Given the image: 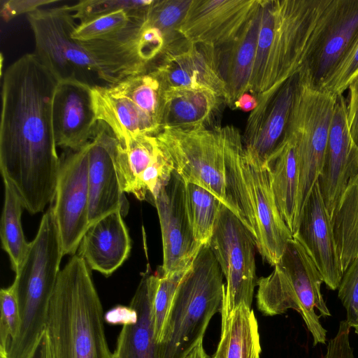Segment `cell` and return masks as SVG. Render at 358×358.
<instances>
[{
  "instance_id": "2",
  "label": "cell",
  "mask_w": 358,
  "mask_h": 358,
  "mask_svg": "<svg viewBox=\"0 0 358 358\" xmlns=\"http://www.w3.org/2000/svg\"><path fill=\"white\" fill-rule=\"evenodd\" d=\"M45 329L53 358H113L91 269L79 255L60 270Z\"/></svg>"
},
{
  "instance_id": "46",
  "label": "cell",
  "mask_w": 358,
  "mask_h": 358,
  "mask_svg": "<svg viewBox=\"0 0 358 358\" xmlns=\"http://www.w3.org/2000/svg\"><path fill=\"white\" fill-rule=\"evenodd\" d=\"M184 358H209L203 345V339L199 341Z\"/></svg>"
},
{
  "instance_id": "42",
  "label": "cell",
  "mask_w": 358,
  "mask_h": 358,
  "mask_svg": "<svg viewBox=\"0 0 358 358\" xmlns=\"http://www.w3.org/2000/svg\"><path fill=\"white\" fill-rule=\"evenodd\" d=\"M324 358H355L350 343V336L338 333L327 345Z\"/></svg>"
},
{
  "instance_id": "36",
  "label": "cell",
  "mask_w": 358,
  "mask_h": 358,
  "mask_svg": "<svg viewBox=\"0 0 358 358\" xmlns=\"http://www.w3.org/2000/svg\"><path fill=\"white\" fill-rule=\"evenodd\" d=\"M187 271L176 273L171 276H164L160 269V275L153 303L155 337L158 344L162 340L164 328L176 292Z\"/></svg>"
},
{
  "instance_id": "17",
  "label": "cell",
  "mask_w": 358,
  "mask_h": 358,
  "mask_svg": "<svg viewBox=\"0 0 358 358\" xmlns=\"http://www.w3.org/2000/svg\"><path fill=\"white\" fill-rule=\"evenodd\" d=\"M153 203L162 231V273L164 276H171L185 271L201 245L196 241L189 223L185 203V182L175 170Z\"/></svg>"
},
{
  "instance_id": "18",
  "label": "cell",
  "mask_w": 358,
  "mask_h": 358,
  "mask_svg": "<svg viewBox=\"0 0 358 358\" xmlns=\"http://www.w3.org/2000/svg\"><path fill=\"white\" fill-rule=\"evenodd\" d=\"M260 0H191L177 31L184 38L215 48L240 35Z\"/></svg>"
},
{
  "instance_id": "16",
  "label": "cell",
  "mask_w": 358,
  "mask_h": 358,
  "mask_svg": "<svg viewBox=\"0 0 358 358\" xmlns=\"http://www.w3.org/2000/svg\"><path fill=\"white\" fill-rule=\"evenodd\" d=\"M164 90L180 87L210 89L227 101L218 49L182 37L169 45L151 68Z\"/></svg>"
},
{
  "instance_id": "35",
  "label": "cell",
  "mask_w": 358,
  "mask_h": 358,
  "mask_svg": "<svg viewBox=\"0 0 358 358\" xmlns=\"http://www.w3.org/2000/svg\"><path fill=\"white\" fill-rule=\"evenodd\" d=\"M132 17V14L125 10L98 15L78 23L71 37L78 42L105 38L124 28Z\"/></svg>"
},
{
  "instance_id": "19",
  "label": "cell",
  "mask_w": 358,
  "mask_h": 358,
  "mask_svg": "<svg viewBox=\"0 0 358 358\" xmlns=\"http://www.w3.org/2000/svg\"><path fill=\"white\" fill-rule=\"evenodd\" d=\"M346 108L347 99L343 94L337 95L317 181L330 218L344 191L358 175V148L349 133Z\"/></svg>"
},
{
  "instance_id": "48",
  "label": "cell",
  "mask_w": 358,
  "mask_h": 358,
  "mask_svg": "<svg viewBox=\"0 0 358 358\" xmlns=\"http://www.w3.org/2000/svg\"><path fill=\"white\" fill-rule=\"evenodd\" d=\"M0 358H8L6 352L0 350Z\"/></svg>"
},
{
  "instance_id": "34",
  "label": "cell",
  "mask_w": 358,
  "mask_h": 358,
  "mask_svg": "<svg viewBox=\"0 0 358 358\" xmlns=\"http://www.w3.org/2000/svg\"><path fill=\"white\" fill-rule=\"evenodd\" d=\"M155 0H82L69 6L76 20L80 22L119 10L129 12L134 17L147 14Z\"/></svg>"
},
{
  "instance_id": "21",
  "label": "cell",
  "mask_w": 358,
  "mask_h": 358,
  "mask_svg": "<svg viewBox=\"0 0 358 358\" xmlns=\"http://www.w3.org/2000/svg\"><path fill=\"white\" fill-rule=\"evenodd\" d=\"M92 86L78 80L58 82L52 110L57 146L76 151L92 138L99 122Z\"/></svg>"
},
{
  "instance_id": "44",
  "label": "cell",
  "mask_w": 358,
  "mask_h": 358,
  "mask_svg": "<svg viewBox=\"0 0 358 358\" xmlns=\"http://www.w3.org/2000/svg\"><path fill=\"white\" fill-rule=\"evenodd\" d=\"M29 358H53L46 329L42 334Z\"/></svg>"
},
{
  "instance_id": "15",
  "label": "cell",
  "mask_w": 358,
  "mask_h": 358,
  "mask_svg": "<svg viewBox=\"0 0 358 358\" xmlns=\"http://www.w3.org/2000/svg\"><path fill=\"white\" fill-rule=\"evenodd\" d=\"M300 85L299 71L282 83L255 96L243 136L245 147L263 163L289 140L292 113Z\"/></svg>"
},
{
  "instance_id": "1",
  "label": "cell",
  "mask_w": 358,
  "mask_h": 358,
  "mask_svg": "<svg viewBox=\"0 0 358 358\" xmlns=\"http://www.w3.org/2000/svg\"><path fill=\"white\" fill-rule=\"evenodd\" d=\"M58 82L34 53L21 56L3 76L0 170L31 214L55 196L61 159L52 110Z\"/></svg>"
},
{
  "instance_id": "14",
  "label": "cell",
  "mask_w": 358,
  "mask_h": 358,
  "mask_svg": "<svg viewBox=\"0 0 358 358\" xmlns=\"http://www.w3.org/2000/svg\"><path fill=\"white\" fill-rule=\"evenodd\" d=\"M241 162L255 219L256 248L263 260L274 266L293 238L292 234L278 208L266 163L245 145Z\"/></svg>"
},
{
  "instance_id": "29",
  "label": "cell",
  "mask_w": 358,
  "mask_h": 358,
  "mask_svg": "<svg viewBox=\"0 0 358 358\" xmlns=\"http://www.w3.org/2000/svg\"><path fill=\"white\" fill-rule=\"evenodd\" d=\"M331 220L344 273L358 255V175L344 191Z\"/></svg>"
},
{
  "instance_id": "39",
  "label": "cell",
  "mask_w": 358,
  "mask_h": 358,
  "mask_svg": "<svg viewBox=\"0 0 358 358\" xmlns=\"http://www.w3.org/2000/svg\"><path fill=\"white\" fill-rule=\"evenodd\" d=\"M358 75V39L332 76L323 91L335 96L343 94Z\"/></svg>"
},
{
  "instance_id": "47",
  "label": "cell",
  "mask_w": 358,
  "mask_h": 358,
  "mask_svg": "<svg viewBox=\"0 0 358 358\" xmlns=\"http://www.w3.org/2000/svg\"><path fill=\"white\" fill-rule=\"evenodd\" d=\"M210 358H225V345L220 338L216 352Z\"/></svg>"
},
{
  "instance_id": "45",
  "label": "cell",
  "mask_w": 358,
  "mask_h": 358,
  "mask_svg": "<svg viewBox=\"0 0 358 358\" xmlns=\"http://www.w3.org/2000/svg\"><path fill=\"white\" fill-rule=\"evenodd\" d=\"M248 92L243 94L237 99L234 108H238L243 112H252L256 108L257 99L255 95Z\"/></svg>"
},
{
  "instance_id": "11",
  "label": "cell",
  "mask_w": 358,
  "mask_h": 358,
  "mask_svg": "<svg viewBox=\"0 0 358 358\" xmlns=\"http://www.w3.org/2000/svg\"><path fill=\"white\" fill-rule=\"evenodd\" d=\"M226 278L222 320L241 304L251 308L257 285L255 238L241 220L221 203L209 242Z\"/></svg>"
},
{
  "instance_id": "5",
  "label": "cell",
  "mask_w": 358,
  "mask_h": 358,
  "mask_svg": "<svg viewBox=\"0 0 358 358\" xmlns=\"http://www.w3.org/2000/svg\"><path fill=\"white\" fill-rule=\"evenodd\" d=\"M224 287L209 243L201 245L176 292L158 344V358H184L203 339L211 318L221 311Z\"/></svg>"
},
{
  "instance_id": "27",
  "label": "cell",
  "mask_w": 358,
  "mask_h": 358,
  "mask_svg": "<svg viewBox=\"0 0 358 358\" xmlns=\"http://www.w3.org/2000/svg\"><path fill=\"white\" fill-rule=\"evenodd\" d=\"M260 4L238 38L229 45L217 48L220 72L227 89L226 103L232 108L241 95L249 92L259 28Z\"/></svg>"
},
{
  "instance_id": "10",
  "label": "cell",
  "mask_w": 358,
  "mask_h": 358,
  "mask_svg": "<svg viewBox=\"0 0 358 358\" xmlns=\"http://www.w3.org/2000/svg\"><path fill=\"white\" fill-rule=\"evenodd\" d=\"M358 39V0H330L311 34L299 70L301 82L323 91Z\"/></svg>"
},
{
  "instance_id": "37",
  "label": "cell",
  "mask_w": 358,
  "mask_h": 358,
  "mask_svg": "<svg viewBox=\"0 0 358 358\" xmlns=\"http://www.w3.org/2000/svg\"><path fill=\"white\" fill-rule=\"evenodd\" d=\"M0 350L6 352L9 343L18 334L20 311L15 287L12 284L0 290Z\"/></svg>"
},
{
  "instance_id": "25",
  "label": "cell",
  "mask_w": 358,
  "mask_h": 358,
  "mask_svg": "<svg viewBox=\"0 0 358 358\" xmlns=\"http://www.w3.org/2000/svg\"><path fill=\"white\" fill-rule=\"evenodd\" d=\"M120 210L90 224L79 245V255L91 270L108 276L129 257L131 244Z\"/></svg>"
},
{
  "instance_id": "33",
  "label": "cell",
  "mask_w": 358,
  "mask_h": 358,
  "mask_svg": "<svg viewBox=\"0 0 358 358\" xmlns=\"http://www.w3.org/2000/svg\"><path fill=\"white\" fill-rule=\"evenodd\" d=\"M190 2L191 0H155L148 10L145 21L162 31L168 46L182 37L177 29Z\"/></svg>"
},
{
  "instance_id": "49",
  "label": "cell",
  "mask_w": 358,
  "mask_h": 358,
  "mask_svg": "<svg viewBox=\"0 0 358 358\" xmlns=\"http://www.w3.org/2000/svg\"><path fill=\"white\" fill-rule=\"evenodd\" d=\"M355 332L358 335V325L355 327Z\"/></svg>"
},
{
  "instance_id": "3",
  "label": "cell",
  "mask_w": 358,
  "mask_h": 358,
  "mask_svg": "<svg viewBox=\"0 0 358 358\" xmlns=\"http://www.w3.org/2000/svg\"><path fill=\"white\" fill-rule=\"evenodd\" d=\"M330 0H261L249 92L264 93L296 73L311 34Z\"/></svg>"
},
{
  "instance_id": "32",
  "label": "cell",
  "mask_w": 358,
  "mask_h": 358,
  "mask_svg": "<svg viewBox=\"0 0 358 358\" xmlns=\"http://www.w3.org/2000/svg\"><path fill=\"white\" fill-rule=\"evenodd\" d=\"M185 203L196 241L201 245L209 243L222 202L203 187L185 182Z\"/></svg>"
},
{
  "instance_id": "38",
  "label": "cell",
  "mask_w": 358,
  "mask_h": 358,
  "mask_svg": "<svg viewBox=\"0 0 358 358\" xmlns=\"http://www.w3.org/2000/svg\"><path fill=\"white\" fill-rule=\"evenodd\" d=\"M338 296L346 310V322L355 328L358 325V255L343 273Z\"/></svg>"
},
{
  "instance_id": "7",
  "label": "cell",
  "mask_w": 358,
  "mask_h": 358,
  "mask_svg": "<svg viewBox=\"0 0 358 358\" xmlns=\"http://www.w3.org/2000/svg\"><path fill=\"white\" fill-rule=\"evenodd\" d=\"M92 96L98 121L117 139L129 134L157 136L162 130L164 88L152 70L106 86L93 85Z\"/></svg>"
},
{
  "instance_id": "8",
  "label": "cell",
  "mask_w": 358,
  "mask_h": 358,
  "mask_svg": "<svg viewBox=\"0 0 358 358\" xmlns=\"http://www.w3.org/2000/svg\"><path fill=\"white\" fill-rule=\"evenodd\" d=\"M214 129H163L156 136L185 182L214 194L238 218L229 192L224 141ZM240 219V218H239Z\"/></svg>"
},
{
  "instance_id": "20",
  "label": "cell",
  "mask_w": 358,
  "mask_h": 358,
  "mask_svg": "<svg viewBox=\"0 0 358 358\" xmlns=\"http://www.w3.org/2000/svg\"><path fill=\"white\" fill-rule=\"evenodd\" d=\"M116 145L117 138L112 130L99 121L90 141L88 154L90 224L116 210H120L123 216L128 213L129 202L115 167Z\"/></svg>"
},
{
  "instance_id": "9",
  "label": "cell",
  "mask_w": 358,
  "mask_h": 358,
  "mask_svg": "<svg viewBox=\"0 0 358 358\" xmlns=\"http://www.w3.org/2000/svg\"><path fill=\"white\" fill-rule=\"evenodd\" d=\"M336 96L326 91L311 89L300 79L289 129L299 167L298 223L322 168Z\"/></svg>"
},
{
  "instance_id": "13",
  "label": "cell",
  "mask_w": 358,
  "mask_h": 358,
  "mask_svg": "<svg viewBox=\"0 0 358 358\" xmlns=\"http://www.w3.org/2000/svg\"><path fill=\"white\" fill-rule=\"evenodd\" d=\"M90 142L61 159L52 206L64 255H75L89 225Z\"/></svg>"
},
{
  "instance_id": "12",
  "label": "cell",
  "mask_w": 358,
  "mask_h": 358,
  "mask_svg": "<svg viewBox=\"0 0 358 358\" xmlns=\"http://www.w3.org/2000/svg\"><path fill=\"white\" fill-rule=\"evenodd\" d=\"M35 40L34 54L59 81L90 83L99 68L71 34L78 25L69 5L41 8L27 15ZM91 85V84H90Z\"/></svg>"
},
{
  "instance_id": "28",
  "label": "cell",
  "mask_w": 358,
  "mask_h": 358,
  "mask_svg": "<svg viewBox=\"0 0 358 358\" xmlns=\"http://www.w3.org/2000/svg\"><path fill=\"white\" fill-rule=\"evenodd\" d=\"M266 165L278 208L293 236L298 225L299 191L298 160L293 140L289 138L273 152Z\"/></svg>"
},
{
  "instance_id": "41",
  "label": "cell",
  "mask_w": 358,
  "mask_h": 358,
  "mask_svg": "<svg viewBox=\"0 0 358 358\" xmlns=\"http://www.w3.org/2000/svg\"><path fill=\"white\" fill-rule=\"evenodd\" d=\"M346 117L348 130L355 145L358 148V75L348 87Z\"/></svg>"
},
{
  "instance_id": "23",
  "label": "cell",
  "mask_w": 358,
  "mask_h": 358,
  "mask_svg": "<svg viewBox=\"0 0 358 358\" xmlns=\"http://www.w3.org/2000/svg\"><path fill=\"white\" fill-rule=\"evenodd\" d=\"M305 249L327 287L338 289L343 272L335 243L330 216L316 182L305 203L292 236Z\"/></svg>"
},
{
  "instance_id": "4",
  "label": "cell",
  "mask_w": 358,
  "mask_h": 358,
  "mask_svg": "<svg viewBox=\"0 0 358 358\" xmlns=\"http://www.w3.org/2000/svg\"><path fill=\"white\" fill-rule=\"evenodd\" d=\"M64 254L52 206L43 214L36 235L13 285L20 311L18 334L9 343L8 358H29L45 330L49 306Z\"/></svg>"
},
{
  "instance_id": "24",
  "label": "cell",
  "mask_w": 358,
  "mask_h": 358,
  "mask_svg": "<svg viewBox=\"0 0 358 358\" xmlns=\"http://www.w3.org/2000/svg\"><path fill=\"white\" fill-rule=\"evenodd\" d=\"M159 275L160 271L143 275L129 306L136 319L123 324L113 358H158L153 303Z\"/></svg>"
},
{
  "instance_id": "31",
  "label": "cell",
  "mask_w": 358,
  "mask_h": 358,
  "mask_svg": "<svg viewBox=\"0 0 358 358\" xmlns=\"http://www.w3.org/2000/svg\"><path fill=\"white\" fill-rule=\"evenodd\" d=\"M4 201L0 224V237L15 273L18 270L29 250L30 242L24 235L21 216L23 205L10 183L5 179Z\"/></svg>"
},
{
  "instance_id": "43",
  "label": "cell",
  "mask_w": 358,
  "mask_h": 358,
  "mask_svg": "<svg viewBox=\"0 0 358 358\" xmlns=\"http://www.w3.org/2000/svg\"><path fill=\"white\" fill-rule=\"evenodd\" d=\"M136 311L131 307L117 306L110 310L105 319L110 323L122 324L131 322L136 319Z\"/></svg>"
},
{
  "instance_id": "22",
  "label": "cell",
  "mask_w": 358,
  "mask_h": 358,
  "mask_svg": "<svg viewBox=\"0 0 358 358\" xmlns=\"http://www.w3.org/2000/svg\"><path fill=\"white\" fill-rule=\"evenodd\" d=\"M115 162L124 192L141 201L147 199L145 185L163 179L172 166L157 136L145 134H129L117 139Z\"/></svg>"
},
{
  "instance_id": "30",
  "label": "cell",
  "mask_w": 358,
  "mask_h": 358,
  "mask_svg": "<svg viewBox=\"0 0 358 358\" xmlns=\"http://www.w3.org/2000/svg\"><path fill=\"white\" fill-rule=\"evenodd\" d=\"M220 338L224 343L225 358H260L257 321L253 310L246 305H240L222 320Z\"/></svg>"
},
{
  "instance_id": "6",
  "label": "cell",
  "mask_w": 358,
  "mask_h": 358,
  "mask_svg": "<svg viewBox=\"0 0 358 358\" xmlns=\"http://www.w3.org/2000/svg\"><path fill=\"white\" fill-rule=\"evenodd\" d=\"M322 277L303 246L293 238L274 266L273 272L257 280L258 310L266 316L298 312L313 338V345L324 344L327 331L320 316H331L321 293Z\"/></svg>"
},
{
  "instance_id": "26",
  "label": "cell",
  "mask_w": 358,
  "mask_h": 358,
  "mask_svg": "<svg viewBox=\"0 0 358 358\" xmlns=\"http://www.w3.org/2000/svg\"><path fill=\"white\" fill-rule=\"evenodd\" d=\"M224 103V99L210 89L166 90L162 129H214Z\"/></svg>"
},
{
  "instance_id": "40",
  "label": "cell",
  "mask_w": 358,
  "mask_h": 358,
  "mask_svg": "<svg viewBox=\"0 0 358 358\" xmlns=\"http://www.w3.org/2000/svg\"><path fill=\"white\" fill-rule=\"evenodd\" d=\"M57 0H4L1 1V16L8 22L21 14L27 15L42 7L57 3Z\"/></svg>"
}]
</instances>
